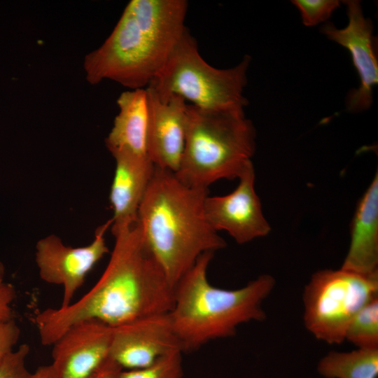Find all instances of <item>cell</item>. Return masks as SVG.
I'll list each match as a JSON object with an SVG mask.
<instances>
[{
    "label": "cell",
    "mask_w": 378,
    "mask_h": 378,
    "mask_svg": "<svg viewBox=\"0 0 378 378\" xmlns=\"http://www.w3.org/2000/svg\"><path fill=\"white\" fill-rule=\"evenodd\" d=\"M114 238L106 267L88 292L66 307L47 308L36 315L43 345H52L83 321L94 319L115 328L171 311L174 288L146 245L138 223Z\"/></svg>",
    "instance_id": "obj_1"
},
{
    "label": "cell",
    "mask_w": 378,
    "mask_h": 378,
    "mask_svg": "<svg viewBox=\"0 0 378 378\" xmlns=\"http://www.w3.org/2000/svg\"><path fill=\"white\" fill-rule=\"evenodd\" d=\"M185 0H132L103 44L86 55L90 84L104 79L146 88L162 70L187 29Z\"/></svg>",
    "instance_id": "obj_2"
},
{
    "label": "cell",
    "mask_w": 378,
    "mask_h": 378,
    "mask_svg": "<svg viewBox=\"0 0 378 378\" xmlns=\"http://www.w3.org/2000/svg\"><path fill=\"white\" fill-rule=\"evenodd\" d=\"M208 195V189L188 186L174 172L155 166L137 223L174 288L202 254L226 246L206 219Z\"/></svg>",
    "instance_id": "obj_3"
},
{
    "label": "cell",
    "mask_w": 378,
    "mask_h": 378,
    "mask_svg": "<svg viewBox=\"0 0 378 378\" xmlns=\"http://www.w3.org/2000/svg\"><path fill=\"white\" fill-rule=\"evenodd\" d=\"M214 254H202L174 286L169 314L183 353L233 336L241 324L266 317L262 302L275 286L274 277L262 274L237 289L215 287L207 278Z\"/></svg>",
    "instance_id": "obj_4"
},
{
    "label": "cell",
    "mask_w": 378,
    "mask_h": 378,
    "mask_svg": "<svg viewBox=\"0 0 378 378\" xmlns=\"http://www.w3.org/2000/svg\"><path fill=\"white\" fill-rule=\"evenodd\" d=\"M256 133L244 110H206L188 105L184 151L176 176L208 189L215 181L238 178L255 150Z\"/></svg>",
    "instance_id": "obj_5"
},
{
    "label": "cell",
    "mask_w": 378,
    "mask_h": 378,
    "mask_svg": "<svg viewBox=\"0 0 378 378\" xmlns=\"http://www.w3.org/2000/svg\"><path fill=\"white\" fill-rule=\"evenodd\" d=\"M251 58L245 55L230 69H217L199 52L186 29L166 64L148 85L161 95L176 94L191 105L206 110H244V96Z\"/></svg>",
    "instance_id": "obj_6"
},
{
    "label": "cell",
    "mask_w": 378,
    "mask_h": 378,
    "mask_svg": "<svg viewBox=\"0 0 378 378\" xmlns=\"http://www.w3.org/2000/svg\"><path fill=\"white\" fill-rule=\"evenodd\" d=\"M302 296L307 330L318 340L341 344L356 313L378 297V273L320 270L313 274Z\"/></svg>",
    "instance_id": "obj_7"
},
{
    "label": "cell",
    "mask_w": 378,
    "mask_h": 378,
    "mask_svg": "<svg viewBox=\"0 0 378 378\" xmlns=\"http://www.w3.org/2000/svg\"><path fill=\"white\" fill-rule=\"evenodd\" d=\"M111 218L97 227L93 241L84 246L66 245L56 234H49L36 244L35 262L40 278L62 287L60 307H66L83 286L88 274L109 252L106 233Z\"/></svg>",
    "instance_id": "obj_8"
},
{
    "label": "cell",
    "mask_w": 378,
    "mask_h": 378,
    "mask_svg": "<svg viewBox=\"0 0 378 378\" xmlns=\"http://www.w3.org/2000/svg\"><path fill=\"white\" fill-rule=\"evenodd\" d=\"M346 7L349 22L343 29L328 22L321 31L329 39L349 50L360 78L357 89L350 92L346 99L347 110L360 112L368 109L372 102V89L378 83V59L373 25L364 16L359 1H343Z\"/></svg>",
    "instance_id": "obj_9"
},
{
    "label": "cell",
    "mask_w": 378,
    "mask_h": 378,
    "mask_svg": "<svg viewBox=\"0 0 378 378\" xmlns=\"http://www.w3.org/2000/svg\"><path fill=\"white\" fill-rule=\"evenodd\" d=\"M232 192L223 196H207L204 201L206 219L216 230H225L239 244L267 235L271 227L265 218L255 190L252 162L238 177Z\"/></svg>",
    "instance_id": "obj_10"
},
{
    "label": "cell",
    "mask_w": 378,
    "mask_h": 378,
    "mask_svg": "<svg viewBox=\"0 0 378 378\" xmlns=\"http://www.w3.org/2000/svg\"><path fill=\"white\" fill-rule=\"evenodd\" d=\"M177 350L182 351L169 314H160L113 328L109 358L122 370H134Z\"/></svg>",
    "instance_id": "obj_11"
},
{
    "label": "cell",
    "mask_w": 378,
    "mask_h": 378,
    "mask_svg": "<svg viewBox=\"0 0 378 378\" xmlns=\"http://www.w3.org/2000/svg\"><path fill=\"white\" fill-rule=\"evenodd\" d=\"M113 328L85 320L68 328L51 346L57 378H88L109 357Z\"/></svg>",
    "instance_id": "obj_12"
},
{
    "label": "cell",
    "mask_w": 378,
    "mask_h": 378,
    "mask_svg": "<svg viewBox=\"0 0 378 378\" xmlns=\"http://www.w3.org/2000/svg\"><path fill=\"white\" fill-rule=\"evenodd\" d=\"M148 107V155L157 167L176 172L184 151L188 105L176 95L146 87Z\"/></svg>",
    "instance_id": "obj_13"
},
{
    "label": "cell",
    "mask_w": 378,
    "mask_h": 378,
    "mask_svg": "<svg viewBox=\"0 0 378 378\" xmlns=\"http://www.w3.org/2000/svg\"><path fill=\"white\" fill-rule=\"evenodd\" d=\"M111 153L115 162L109 195L113 213L111 230L115 237L137 223L139 209L155 165L148 155L124 150Z\"/></svg>",
    "instance_id": "obj_14"
},
{
    "label": "cell",
    "mask_w": 378,
    "mask_h": 378,
    "mask_svg": "<svg viewBox=\"0 0 378 378\" xmlns=\"http://www.w3.org/2000/svg\"><path fill=\"white\" fill-rule=\"evenodd\" d=\"M341 268L378 273V173L360 200L351 226V241Z\"/></svg>",
    "instance_id": "obj_15"
},
{
    "label": "cell",
    "mask_w": 378,
    "mask_h": 378,
    "mask_svg": "<svg viewBox=\"0 0 378 378\" xmlns=\"http://www.w3.org/2000/svg\"><path fill=\"white\" fill-rule=\"evenodd\" d=\"M119 112L105 139L110 153L124 150L148 155L149 107L146 88L122 92L117 100Z\"/></svg>",
    "instance_id": "obj_16"
},
{
    "label": "cell",
    "mask_w": 378,
    "mask_h": 378,
    "mask_svg": "<svg viewBox=\"0 0 378 378\" xmlns=\"http://www.w3.org/2000/svg\"><path fill=\"white\" fill-rule=\"evenodd\" d=\"M316 369L324 378H377L378 349L332 351L320 359Z\"/></svg>",
    "instance_id": "obj_17"
},
{
    "label": "cell",
    "mask_w": 378,
    "mask_h": 378,
    "mask_svg": "<svg viewBox=\"0 0 378 378\" xmlns=\"http://www.w3.org/2000/svg\"><path fill=\"white\" fill-rule=\"evenodd\" d=\"M345 340L360 349H378V297L362 307L352 318Z\"/></svg>",
    "instance_id": "obj_18"
},
{
    "label": "cell",
    "mask_w": 378,
    "mask_h": 378,
    "mask_svg": "<svg viewBox=\"0 0 378 378\" xmlns=\"http://www.w3.org/2000/svg\"><path fill=\"white\" fill-rule=\"evenodd\" d=\"M182 354L174 351L147 367L122 370L120 378H183Z\"/></svg>",
    "instance_id": "obj_19"
},
{
    "label": "cell",
    "mask_w": 378,
    "mask_h": 378,
    "mask_svg": "<svg viewBox=\"0 0 378 378\" xmlns=\"http://www.w3.org/2000/svg\"><path fill=\"white\" fill-rule=\"evenodd\" d=\"M299 10L302 23L307 27H314L326 21L340 7L337 0H293Z\"/></svg>",
    "instance_id": "obj_20"
},
{
    "label": "cell",
    "mask_w": 378,
    "mask_h": 378,
    "mask_svg": "<svg viewBox=\"0 0 378 378\" xmlns=\"http://www.w3.org/2000/svg\"><path fill=\"white\" fill-rule=\"evenodd\" d=\"M30 347L22 344L12 351L0 362V378H33L26 365Z\"/></svg>",
    "instance_id": "obj_21"
},
{
    "label": "cell",
    "mask_w": 378,
    "mask_h": 378,
    "mask_svg": "<svg viewBox=\"0 0 378 378\" xmlns=\"http://www.w3.org/2000/svg\"><path fill=\"white\" fill-rule=\"evenodd\" d=\"M20 337V329L14 318L0 319V362L13 351Z\"/></svg>",
    "instance_id": "obj_22"
},
{
    "label": "cell",
    "mask_w": 378,
    "mask_h": 378,
    "mask_svg": "<svg viewBox=\"0 0 378 378\" xmlns=\"http://www.w3.org/2000/svg\"><path fill=\"white\" fill-rule=\"evenodd\" d=\"M5 266L0 260V319L13 318L12 304L16 298V290L5 280Z\"/></svg>",
    "instance_id": "obj_23"
},
{
    "label": "cell",
    "mask_w": 378,
    "mask_h": 378,
    "mask_svg": "<svg viewBox=\"0 0 378 378\" xmlns=\"http://www.w3.org/2000/svg\"><path fill=\"white\" fill-rule=\"evenodd\" d=\"M122 370L120 366L111 360L108 359L88 378H120Z\"/></svg>",
    "instance_id": "obj_24"
},
{
    "label": "cell",
    "mask_w": 378,
    "mask_h": 378,
    "mask_svg": "<svg viewBox=\"0 0 378 378\" xmlns=\"http://www.w3.org/2000/svg\"><path fill=\"white\" fill-rule=\"evenodd\" d=\"M33 378H57V377L52 366L49 365L38 368L33 372Z\"/></svg>",
    "instance_id": "obj_25"
}]
</instances>
